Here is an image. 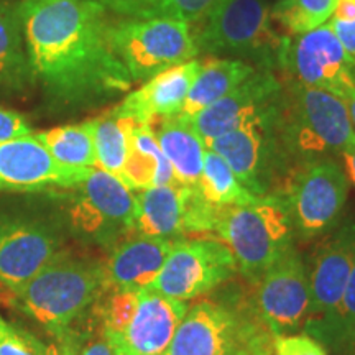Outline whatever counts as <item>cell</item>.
<instances>
[{
  "label": "cell",
  "mask_w": 355,
  "mask_h": 355,
  "mask_svg": "<svg viewBox=\"0 0 355 355\" xmlns=\"http://www.w3.org/2000/svg\"><path fill=\"white\" fill-rule=\"evenodd\" d=\"M35 130L24 114L0 107V141L32 135Z\"/></svg>",
  "instance_id": "cell-36"
},
{
  "label": "cell",
  "mask_w": 355,
  "mask_h": 355,
  "mask_svg": "<svg viewBox=\"0 0 355 355\" xmlns=\"http://www.w3.org/2000/svg\"><path fill=\"white\" fill-rule=\"evenodd\" d=\"M61 252L63 237L50 220L0 209V283L8 290L19 291Z\"/></svg>",
  "instance_id": "cell-10"
},
{
  "label": "cell",
  "mask_w": 355,
  "mask_h": 355,
  "mask_svg": "<svg viewBox=\"0 0 355 355\" xmlns=\"http://www.w3.org/2000/svg\"><path fill=\"white\" fill-rule=\"evenodd\" d=\"M121 19H175L198 24L216 0H97Z\"/></svg>",
  "instance_id": "cell-27"
},
{
  "label": "cell",
  "mask_w": 355,
  "mask_h": 355,
  "mask_svg": "<svg viewBox=\"0 0 355 355\" xmlns=\"http://www.w3.org/2000/svg\"><path fill=\"white\" fill-rule=\"evenodd\" d=\"M354 259L355 225L339 230L318 248L308 272L309 308L304 324L306 334H316L336 313L343 300Z\"/></svg>",
  "instance_id": "cell-16"
},
{
  "label": "cell",
  "mask_w": 355,
  "mask_h": 355,
  "mask_svg": "<svg viewBox=\"0 0 355 355\" xmlns=\"http://www.w3.org/2000/svg\"><path fill=\"white\" fill-rule=\"evenodd\" d=\"M35 89L51 110H83L133 86L97 0H19Z\"/></svg>",
  "instance_id": "cell-1"
},
{
  "label": "cell",
  "mask_w": 355,
  "mask_h": 355,
  "mask_svg": "<svg viewBox=\"0 0 355 355\" xmlns=\"http://www.w3.org/2000/svg\"><path fill=\"white\" fill-rule=\"evenodd\" d=\"M275 119L277 115L266 121L250 122L207 145L227 163L243 188L255 196H265L273 173L278 150Z\"/></svg>",
  "instance_id": "cell-17"
},
{
  "label": "cell",
  "mask_w": 355,
  "mask_h": 355,
  "mask_svg": "<svg viewBox=\"0 0 355 355\" xmlns=\"http://www.w3.org/2000/svg\"><path fill=\"white\" fill-rule=\"evenodd\" d=\"M214 232L252 285L293 248V227L285 194H265L242 206L224 207Z\"/></svg>",
  "instance_id": "cell-5"
},
{
  "label": "cell",
  "mask_w": 355,
  "mask_h": 355,
  "mask_svg": "<svg viewBox=\"0 0 355 355\" xmlns=\"http://www.w3.org/2000/svg\"><path fill=\"white\" fill-rule=\"evenodd\" d=\"M311 337L321 339L322 343H327L343 352H352L355 344V259L343 300L337 306L336 313L321 329L316 331V334Z\"/></svg>",
  "instance_id": "cell-31"
},
{
  "label": "cell",
  "mask_w": 355,
  "mask_h": 355,
  "mask_svg": "<svg viewBox=\"0 0 355 355\" xmlns=\"http://www.w3.org/2000/svg\"><path fill=\"white\" fill-rule=\"evenodd\" d=\"M201 68L202 61L191 60L162 71L141 84L137 91L128 92L121 104L115 105L114 112L135 123L146 125L155 119L181 114L186 97Z\"/></svg>",
  "instance_id": "cell-19"
},
{
  "label": "cell",
  "mask_w": 355,
  "mask_h": 355,
  "mask_svg": "<svg viewBox=\"0 0 355 355\" xmlns=\"http://www.w3.org/2000/svg\"><path fill=\"white\" fill-rule=\"evenodd\" d=\"M347 191V176L334 162L306 163L286 186L285 198L293 227L303 237L322 234L339 217Z\"/></svg>",
  "instance_id": "cell-12"
},
{
  "label": "cell",
  "mask_w": 355,
  "mask_h": 355,
  "mask_svg": "<svg viewBox=\"0 0 355 355\" xmlns=\"http://www.w3.org/2000/svg\"><path fill=\"white\" fill-rule=\"evenodd\" d=\"M337 0H279L270 8L273 26L283 37H296L326 24Z\"/></svg>",
  "instance_id": "cell-30"
},
{
  "label": "cell",
  "mask_w": 355,
  "mask_h": 355,
  "mask_svg": "<svg viewBox=\"0 0 355 355\" xmlns=\"http://www.w3.org/2000/svg\"><path fill=\"white\" fill-rule=\"evenodd\" d=\"M159 148L175 173L178 186H198L207 146L183 114L155 119L148 123Z\"/></svg>",
  "instance_id": "cell-21"
},
{
  "label": "cell",
  "mask_w": 355,
  "mask_h": 355,
  "mask_svg": "<svg viewBox=\"0 0 355 355\" xmlns=\"http://www.w3.org/2000/svg\"><path fill=\"white\" fill-rule=\"evenodd\" d=\"M33 89L19 0H0V96L25 97Z\"/></svg>",
  "instance_id": "cell-22"
},
{
  "label": "cell",
  "mask_w": 355,
  "mask_h": 355,
  "mask_svg": "<svg viewBox=\"0 0 355 355\" xmlns=\"http://www.w3.org/2000/svg\"><path fill=\"white\" fill-rule=\"evenodd\" d=\"M332 30H334L337 40L343 44L345 55L355 64V20H337L332 19L331 21Z\"/></svg>",
  "instance_id": "cell-37"
},
{
  "label": "cell",
  "mask_w": 355,
  "mask_h": 355,
  "mask_svg": "<svg viewBox=\"0 0 355 355\" xmlns=\"http://www.w3.org/2000/svg\"><path fill=\"white\" fill-rule=\"evenodd\" d=\"M46 349L33 332L0 316V355H46Z\"/></svg>",
  "instance_id": "cell-34"
},
{
  "label": "cell",
  "mask_w": 355,
  "mask_h": 355,
  "mask_svg": "<svg viewBox=\"0 0 355 355\" xmlns=\"http://www.w3.org/2000/svg\"><path fill=\"white\" fill-rule=\"evenodd\" d=\"M352 355H355V344H354V349H352V352H350Z\"/></svg>",
  "instance_id": "cell-41"
},
{
  "label": "cell",
  "mask_w": 355,
  "mask_h": 355,
  "mask_svg": "<svg viewBox=\"0 0 355 355\" xmlns=\"http://www.w3.org/2000/svg\"><path fill=\"white\" fill-rule=\"evenodd\" d=\"M188 309L186 301L166 298L146 288L139 291V308L125 329L104 337L114 355H163Z\"/></svg>",
  "instance_id": "cell-18"
},
{
  "label": "cell",
  "mask_w": 355,
  "mask_h": 355,
  "mask_svg": "<svg viewBox=\"0 0 355 355\" xmlns=\"http://www.w3.org/2000/svg\"><path fill=\"white\" fill-rule=\"evenodd\" d=\"M279 68L286 69L296 83L331 92L343 101L355 92V64L345 55L331 24L286 37Z\"/></svg>",
  "instance_id": "cell-11"
},
{
  "label": "cell",
  "mask_w": 355,
  "mask_h": 355,
  "mask_svg": "<svg viewBox=\"0 0 355 355\" xmlns=\"http://www.w3.org/2000/svg\"><path fill=\"white\" fill-rule=\"evenodd\" d=\"M275 137L279 150L303 165L355 146V130L345 101L296 81L283 87Z\"/></svg>",
  "instance_id": "cell-4"
},
{
  "label": "cell",
  "mask_w": 355,
  "mask_h": 355,
  "mask_svg": "<svg viewBox=\"0 0 355 355\" xmlns=\"http://www.w3.org/2000/svg\"><path fill=\"white\" fill-rule=\"evenodd\" d=\"M224 207L204 198L198 186H181V217L184 234L214 232Z\"/></svg>",
  "instance_id": "cell-32"
},
{
  "label": "cell",
  "mask_w": 355,
  "mask_h": 355,
  "mask_svg": "<svg viewBox=\"0 0 355 355\" xmlns=\"http://www.w3.org/2000/svg\"><path fill=\"white\" fill-rule=\"evenodd\" d=\"M33 137L61 166L69 170H91L97 166L91 121L33 132Z\"/></svg>",
  "instance_id": "cell-26"
},
{
  "label": "cell",
  "mask_w": 355,
  "mask_h": 355,
  "mask_svg": "<svg viewBox=\"0 0 355 355\" xmlns=\"http://www.w3.org/2000/svg\"><path fill=\"white\" fill-rule=\"evenodd\" d=\"M66 229L79 241L112 248L133 234L135 194L110 173L92 168L78 184L50 191Z\"/></svg>",
  "instance_id": "cell-6"
},
{
  "label": "cell",
  "mask_w": 355,
  "mask_h": 355,
  "mask_svg": "<svg viewBox=\"0 0 355 355\" xmlns=\"http://www.w3.org/2000/svg\"><path fill=\"white\" fill-rule=\"evenodd\" d=\"M345 104H347L349 115H350V122H352V127H354V130H355V92L349 97L347 101H345Z\"/></svg>",
  "instance_id": "cell-39"
},
{
  "label": "cell",
  "mask_w": 355,
  "mask_h": 355,
  "mask_svg": "<svg viewBox=\"0 0 355 355\" xmlns=\"http://www.w3.org/2000/svg\"><path fill=\"white\" fill-rule=\"evenodd\" d=\"M273 355H327V352L318 339L304 332L275 337Z\"/></svg>",
  "instance_id": "cell-35"
},
{
  "label": "cell",
  "mask_w": 355,
  "mask_h": 355,
  "mask_svg": "<svg viewBox=\"0 0 355 355\" xmlns=\"http://www.w3.org/2000/svg\"><path fill=\"white\" fill-rule=\"evenodd\" d=\"M257 66L235 58H212L202 61L196 81L186 97L181 114L193 117L207 109L255 73Z\"/></svg>",
  "instance_id": "cell-25"
},
{
  "label": "cell",
  "mask_w": 355,
  "mask_h": 355,
  "mask_svg": "<svg viewBox=\"0 0 355 355\" xmlns=\"http://www.w3.org/2000/svg\"><path fill=\"white\" fill-rule=\"evenodd\" d=\"M119 180L130 191L176 184L170 162L146 123H135L132 127L127 159Z\"/></svg>",
  "instance_id": "cell-23"
},
{
  "label": "cell",
  "mask_w": 355,
  "mask_h": 355,
  "mask_svg": "<svg viewBox=\"0 0 355 355\" xmlns=\"http://www.w3.org/2000/svg\"><path fill=\"white\" fill-rule=\"evenodd\" d=\"M265 0H216L193 33L199 53L229 55L257 68H279L283 37L273 26Z\"/></svg>",
  "instance_id": "cell-7"
},
{
  "label": "cell",
  "mask_w": 355,
  "mask_h": 355,
  "mask_svg": "<svg viewBox=\"0 0 355 355\" xmlns=\"http://www.w3.org/2000/svg\"><path fill=\"white\" fill-rule=\"evenodd\" d=\"M273 334L242 293L189 306L163 355H273Z\"/></svg>",
  "instance_id": "cell-3"
},
{
  "label": "cell",
  "mask_w": 355,
  "mask_h": 355,
  "mask_svg": "<svg viewBox=\"0 0 355 355\" xmlns=\"http://www.w3.org/2000/svg\"><path fill=\"white\" fill-rule=\"evenodd\" d=\"M237 272V261L220 239H178L148 290L188 303L214 291Z\"/></svg>",
  "instance_id": "cell-9"
},
{
  "label": "cell",
  "mask_w": 355,
  "mask_h": 355,
  "mask_svg": "<svg viewBox=\"0 0 355 355\" xmlns=\"http://www.w3.org/2000/svg\"><path fill=\"white\" fill-rule=\"evenodd\" d=\"M105 290L104 263L61 252L13 295L17 308L58 340L94 309Z\"/></svg>",
  "instance_id": "cell-2"
},
{
  "label": "cell",
  "mask_w": 355,
  "mask_h": 355,
  "mask_svg": "<svg viewBox=\"0 0 355 355\" xmlns=\"http://www.w3.org/2000/svg\"><path fill=\"white\" fill-rule=\"evenodd\" d=\"M46 355H63V354H61V350L56 344H53V345H48Z\"/></svg>",
  "instance_id": "cell-40"
},
{
  "label": "cell",
  "mask_w": 355,
  "mask_h": 355,
  "mask_svg": "<svg viewBox=\"0 0 355 355\" xmlns=\"http://www.w3.org/2000/svg\"><path fill=\"white\" fill-rule=\"evenodd\" d=\"M332 19L355 20V0H337V6Z\"/></svg>",
  "instance_id": "cell-38"
},
{
  "label": "cell",
  "mask_w": 355,
  "mask_h": 355,
  "mask_svg": "<svg viewBox=\"0 0 355 355\" xmlns=\"http://www.w3.org/2000/svg\"><path fill=\"white\" fill-rule=\"evenodd\" d=\"M254 304L273 337L296 334L309 308L308 270L295 248L270 266L255 283Z\"/></svg>",
  "instance_id": "cell-14"
},
{
  "label": "cell",
  "mask_w": 355,
  "mask_h": 355,
  "mask_svg": "<svg viewBox=\"0 0 355 355\" xmlns=\"http://www.w3.org/2000/svg\"><path fill=\"white\" fill-rule=\"evenodd\" d=\"M175 241L148 235H128L112 248L104 263L110 290L141 291L153 285Z\"/></svg>",
  "instance_id": "cell-20"
},
{
  "label": "cell",
  "mask_w": 355,
  "mask_h": 355,
  "mask_svg": "<svg viewBox=\"0 0 355 355\" xmlns=\"http://www.w3.org/2000/svg\"><path fill=\"white\" fill-rule=\"evenodd\" d=\"M133 125L135 122L117 115L114 109L91 121L97 163L96 168L121 178L127 159L128 137H130Z\"/></svg>",
  "instance_id": "cell-28"
},
{
  "label": "cell",
  "mask_w": 355,
  "mask_h": 355,
  "mask_svg": "<svg viewBox=\"0 0 355 355\" xmlns=\"http://www.w3.org/2000/svg\"><path fill=\"white\" fill-rule=\"evenodd\" d=\"M133 232L170 241L183 237L181 186H153L137 191Z\"/></svg>",
  "instance_id": "cell-24"
},
{
  "label": "cell",
  "mask_w": 355,
  "mask_h": 355,
  "mask_svg": "<svg viewBox=\"0 0 355 355\" xmlns=\"http://www.w3.org/2000/svg\"><path fill=\"white\" fill-rule=\"evenodd\" d=\"M198 188L207 201L219 207L242 206L257 198L255 194L243 188L227 163L211 148L206 150L202 175Z\"/></svg>",
  "instance_id": "cell-29"
},
{
  "label": "cell",
  "mask_w": 355,
  "mask_h": 355,
  "mask_svg": "<svg viewBox=\"0 0 355 355\" xmlns=\"http://www.w3.org/2000/svg\"><path fill=\"white\" fill-rule=\"evenodd\" d=\"M91 170L61 166L33 133L0 141V191L50 193L66 189L83 181Z\"/></svg>",
  "instance_id": "cell-15"
},
{
  "label": "cell",
  "mask_w": 355,
  "mask_h": 355,
  "mask_svg": "<svg viewBox=\"0 0 355 355\" xmlns=\"http://www.w3.org/2000/svg\"><path fill=\"white\" fill-rule=\"evenodd\" d=\"M282 92L283 86L273 69L257 68L227 96L188 119L207 146L235 128L273 119L278 112Z\"/></svg>",
  "instance_id": "cell-13"
},
{
  "label": "cell",
  "mask_w": 355,
  "mask_h": 355,
  "mask_svg": "<svg viewBox=\"0 0 355 355\" xmlns=\"http://www.w3.org/2000/svg\"><path fill=\"white\" fill-rule=\"evenodd\" d=\"M56 345L63 355H114L112 347L102 334L99 319H97L96 327L92 324V327L84 332L69 329L63 337L58 339Z\"/></svg>",
  "instance_id": "cell-33"
},
{
  "label": "cell",
  "mask_w": 355,
  "mask_h": 355,
  "mask_svg": "<svg viewBox=\"0 0 355 355\" xmlns=\"http://www.w3.org/2000/svg\"><path fill=\"white\" fill-rule=\"evenodd\" d=\"M114 50L122 60L132 83L148 79L194 60L199 55L189 24L175 19L114 20Z\"/></svg>",
  "instance_id": "cell-8"
}]
</instances>
